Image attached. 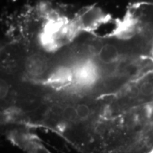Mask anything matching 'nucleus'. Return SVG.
<instances>
[{"label":"nucleus","mask_w":153,"mask_h":153,"mask_svg":"<svg viewBox=\"0 0 153 153\" xmlns=\"http://www.w3.org/2000/svg\"><path fill=\"white\" fill-rule=\"evenodd\" d=\"M98 56L101 62L104 64H112L119 59L120 52L116 45L106 44L101 48Z\"/></svg>","instance_id":"nucleus-3"},{"label":"nucleus","mask_w":153,"mask_h":153,"mask_svg":"<svg viewBox=\"0 0 153 153\" xmlns=\"http://www.w3.org/2000/svg\"><path fill=\"white\" fill-rule=\"evenodd\" d=\"M74 109H75L76 117L81 119H86L91 114L90 108L86 104H78Z\"/></svg>","instance_id":"nucleus-5"},{"label":"nucleus","mask_w":153,"mask_h":153,"mask_svg":"<svg viewBox=\"0 0 153 153\" xmlns=\"http://www.w3.org/2000/svg\"><path fill=\"white\" fill-rule=\"evenodd\" d=\"M72 70L73 82L80 87H90L98 79V69L94 64L89 61L79 62Z\"/></svg>","instance_id":"nucleus-1"},{"label":"nucleus","mask_w":153,"mask_h":153,"mask_svg":"<svg viewBox=\"0 0 153 153\" xmlns=\"http://www.w3.org/2000/svg\"><path fill=\"white\" fill-rule=\"evenodd\" d=\"M7 91H8V88L7 87V85L3 82V84L1 83V97H4L6 94H7Z\"/></svg>","instance_id":"nucleus-6"},{"label":"nucleus","mask_w":153,"mask_h":153,"mask_svg":"<svg viewBox=\"0 0 153 153\" xmlns=\"http://www.w3.org/2000/svg\"><path fill=\"white\" fill-rule=\"evenodd\" d=\"M26 70L30 75L38 76L46 70L47 63L43 57L31 56L26 62Z\"/></svg>","instance_id":"nucleus-4"},{"label":"nucleus","mask_w":153,"mask_h":153,"mask_svg":"<svg viewBox=\"0 0 153 153\" xmlns=\"http://www.w3.org/2000/svg\"><path fill=\"white\" fill-rule=\"evenodd\" d=\"M73 82L72 68L60 67L55 69L48 77V82L54 87H62Z\"/></svg>","instance_id":"nucleus-2"}]
</instances>
